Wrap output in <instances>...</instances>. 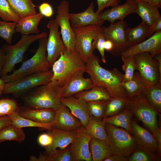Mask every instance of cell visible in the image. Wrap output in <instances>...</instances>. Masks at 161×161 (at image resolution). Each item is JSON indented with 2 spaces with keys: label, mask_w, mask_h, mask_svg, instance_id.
Segmentation results:
<instances>
[{
  "label": "cell",
  "mask_w": 161,
  "mask_h": 161,
  "mask_svg": "<svg viewBox=\"0 0 161 161\" xmlns=\"http://www.w3.org/2000/svg\"><path fill=\"white\" fill-rule=\"evenodd\" d=\"M7 116L10 118V124L20 128L34 127L49 130L52 128L53 123H44L37 122L21 116L18 112H14Z\"/></svg>",
  "instance_id": "obj_31"
},
{
  "label": "cell",
  "mask_w": 161,
  "mask_h": 161,
  "mask_svg": "<svg viewBox=\"0 0 161 161\" xmlns=\"http://www.w3.org/2000/svg\"><path fill=\"white\" fill-rule=\"evenodd\" d=\"M121 56L123 62L122 68L125 72L122 82H123L129 81L133 78L136 70V63L134 56Z\"/></svg>",
  "instance_id": "obj_40"
},
{
  "label": "cell",
  "mask_w": 161,
  "mask_h": 161,
  "mask_svg": "<svg viewBox=\"0 0 161 161\" xmlns=\"http://www.w3.org/2000/svg\"><path fill=\"white\" fill-rule=\"evenodd\" d=\"M131 126L132 135L138 148L149 154L154 161L160 160L161 154L159 151L158 144L153 134L134 120H131Z\"/></svg>",
  "instance_id": "obj_11"
},
{
  "label": "cell",
  "mask_w": 161,
  "mask_h": 161,
  "mask_svg": "<svg viewBox=\"0 0 161 161\" xmlns=\"http://www.w3.org/2000/svg\"><path fill=\"white\" fill-rule=\"evenodd\" d=\"M161 30V17L158 19L152 26L149 27V32L150 36L155 32Z\"/></svg>",
  "instance_id": "obj_48"
},
{
  "label": "cell",
  "mask_w": 161,
  "mask_h": 161,
  "mask_svg": "<svg viewBox=\"0 0 161 161\" xmlns=\"http://www.w3.org/2000/svg\"><path fill=\"white\" fill-rule=\"evenodd\" d=\"M121 0H97V9L96 12L100 13L105 8L113 7L119 4Z\"/></svg>",
  "instance_id": "obj_45"
},
{
  "label": "cell",
  "mask_w": 161,
  "mask_h": 161,
  "mask_svg": "<svg viewBox=\"0 0 161 161\" xmlns=\"http://www.w3.org/2000/svg\"><path fill=\"white\" fill-rule=\"evenodd\" d=\"M128 98L111 97L106 100L103 119L116 115L123 111L125 108Z\"/></svg>",
  "instance_id": "obj_37"
},
{
  "label": "cell",
  "mask_w": 161,
  "mask_h": 161,
  "mask_svg": "<svg viewBox=\"0 0 161 161\" xmlns=\"http://www.w3.org/2000/svg\"><path fill=\"white\" fill-rule=\"evenodd\" d=\"M99 58L94 53L86 63V72L94 86L105 88L112 97L128 98L127 92L122 84L124 74L116 68L109 70L101 66Z\"/></svg>",
  "instance_id": "obj_1"
},
{
  "label": "cell",
  "mask_w": 161,
  "mask_h": 161,
  "mask_svg": "<svg viewBox=\"0 0 161 161\" xmlns=\"http://www.w3.org/2000/svg\"><path fill=\"white\" fill-rule=\"evenodd\" d=\"M102 28V25H99L72 27L75 40L76 50L85 63L94 53L92 42Z\"/></svg>",
  "instance_id": "obj_9"
},
{
  "label": "cell",
  "mask_w": 161,
  "mask_h": 161,
  "mask_svg": "<svg viewBox=\"0 0 161 161\" xmlns=\"http://www.w3.org/2000/svg\"><path fill=\"white\" fill-rule=\"evenodd\" d=\"M69 9V1H61L57 7V14L55 19L60 28L61 38L66 49L74 51L76 50L75 40L70 22Z\"/></svg>",
  "instance_id": "obj_12"
},
{
  "label": "cell",
  "mask_w": 161,
  "mask_h": 161,
  "mask_svg": "<svg viewBox=\"0 0 161 161\" xmlns=\"http://www.w3.org/2000/svg\"><path fill=\"white\" fill-rule=\"evenodd\" d=\"M72 27H83L90 25H102L104 22L100 18L99 13L95 12L93 2L84 11L69 14Z\"/></svg>",
  "instance_id": "obj_21"
},
{
  "label": "cell",
  "mask_w": 161,
  "mask_h": 161,
  "mask_svg": "<svg viewBox=\"0 0 161 161\" xmlns=\"http://www.w3.org/2000/svg\"><path fill=\"white\" fill-rule=\"evenodd\" d=\"M56 111L51 109L35 108L26 106L19 107L18 112L21 116L35 122L51 123L54 120Z\"/></svg>",
  "instance_id": "obj_23"
},
{
  "label": "cell",
  "mask_w": 161,
  "mask_h": 161,
  "mask_svg": "<svg viewBox=\"0 0 161 161\" xmlns=\"http://www.w3.org/2000/svg\"><path fill=\"white\" fill-rule=\"evenodd\" d=\"M0 18L3 21L16 23L20 19L7 0H0Z\"/></svg>",
  "instance_id": "obj_39"
},
{
  "label": "cell",
  "mask_w": 161,
  "mask_h": 161,
  "mask_svg": "<svg viewBox=\"0 0 161 161\" xmlns=\"http://www.w3.org/2000/svg\"><path fill=\"white\" fill-rule=\"evenodd\" d=\"M137 2L141 1L155 5L159 8H161V0H135Z\"/></svg>",
  "instance_id": "obj_53"
},
{
  "label": "cell",
  "mask_w": 161,
  "mask_h": 161,
  "mask_svg": "<svg viewBox=\"0 0 161 161\" xmlns=\"http://www.w3.org/2000/svg\"><path fill=\"white\" fill-rule=\"evenodd\" d=\"M149 28L147 24L142 21L134 27L126 28L125 34L129 47L137 45L150 37Z\"/></svg>",
  "instance_id": "obj_25"
},
{
  "label": "cell",
  "mask_w": 161,
  "mask_h": 161,
  "mask_svg": "<svg viewBox=\"0 0 161 161\" xmlns=\"http://www.w3.org/2000/svg\"><path fill=\"white\" fill-rule=\"evenodd\" d=\"M149 103L160 114L161 112V83L146 86L142 93Z\"/></svg>",
  "instance_id": "obj_34"
},
{
  "label": "cell",
  "mask_w": 161,
  "mask_h": 161,
  "mask_svg": "<svg viewBox=\"0 0 161 161\" xmlns=\"http://www.w3.org/2000/svg\"><path fill=\"white\" fill-rule=\"evenodd\" d=\"M43 16L40 13H38L20 19L16 24V32L22 35L38 34L40 32L38 24Z\"/></svg>",
  "instance_id": "obj_24"
},
{
  "label": "cell",
  "mask_w": 161,
  "mask_h": 161,
  "mask_svg": "<svg viewBox=\"0 0 161 161\" xmlns=\"http://www.w3.org/2000/svg\"><path fill=\"white\" fill-rule=\"evenodd\" d=\"M40 13L43 16L51 17L53 13V10L51 5L48 2H44L38 7Z\"/></svg>",
  "instance_id": "obj_46"
},
{
  "label": "cell",
  "mask_w": 161,
  "mask_h": 161,
  "mask_svg": "<svg viewBox=\"0 0 161 161\" xmlns=\"http://www.w3.org/2000/svg\"><path fill=\"white\" fill-rule=\"evenodd\" d=\"M144 52L149 53L153 57L161 53V30L155 32L143 42L128 47L121 55L133 56Z\"/></svg>",
  "instance_id": "obj_17"
},
{
  "label": "cell",
  "mask_w": 161,
  "mask_h": 161,
  "mask_svg": "<svg viewBox=\"0 0 161 161\" xmlns=\"http://www.w3.org/2000/svg\"><path fill=\"white\" fill-rule=\"evenodd\" d=\"M47 36L39 39L38 48L34 55L23 62L21 67L10 75L1 77L4 83L34 73L47 71L51 69L47 58L46 44Z\"/></svg>",
  "instance_id": "obj_4"
},
{
  "label": "cell",
  "mask_w": 161,
  "mask_h": 161,
  "mask_svg": "<svg viewBox=\"0 0 161 161\" xmlns=\"http://www.w3.org/2000/svg\"><path fill=\"white\" fill-rule=\"evenodd\" d=\"M87 133L91 137L107 141V135L103 120L90 117L87 126L85 127Z\"/></svg>",
  "instance_id": "obj_35"
},
{
  "label": "cell",
  "mask_w": 161,
  "mask_h": 161,
  "mask_svg": "<svg viewBox=\"0 0 161 161\" xmlns=\"http://www.w3.org/2000/svg\"><path fill=\"white\" fill-rule=\"evenodd\" d=\"M91 138L84 126L77 130L69 146L72 161H92L89 146Z\"/></svg>",
  "instance_id": "obj_15"
},
{
  "label": "cell",
  "mask_w": 161,
  "mask_h": 161,
  "mask_svg": "<svg viewBox=\"0 0 161 161\" xmlns=\"http://www.w3.org/2000/svg\"><path fill=\"white\" fill-rule=\"evenodd\" d=\"M20 19L36 13V6L31 0H7Z\"/></svg>",
  "instance_id": "obj_30"
},
{
  "label": "cell",
  "mask_w": 161,
  "mask_h": 161,
  "mask_svg": "<svg viewBox=\"0 0 161 161\" xmlns=\"http://www.w3.org/2000/svg\"><path fill=\"white\" fill-rule=\"evenodd\" d=\"M73 96L86 102L107 100L112 97L105 88L96 86H94L89 90L79 92Z\"/></svg>",
  "instance_id": "obj_28"
},
{
  "label": "cell",
  "mask_w": 161,
  "mask_h": 161,
  "mask_svg": "<svg viewBox=\"0 0 161 161\" xmlns=\"http://www.w3.org/2000/svg\"><path fill=\"white\" fill-rule=\"evenodd\" d=\"M122 84L126 90L128 98H131L142 93L147 86L138 72H134L132 78Z\"/></svg>",
  "instance_id": "obj_32"
},
{
  "label": "cell",
  "mask_w": 161,
  "mask_h": 161,
  "mask_svg": "<svg viewBox=\"0 0 161 161\" xmlns=\"http://www.w3.org/2000/svg\"><path fill=\"white\" fill-rule=\"evenodd\" d=\"M38 141L40 145L46 147L51 145L53 142V139L52 135L48 133H44L39 136Z\"/></svg>",
  "instance_id": "obj_47"
},
{
  "label": "cell",
  "mask_w": 161,
  "mask_h": 161,
  "mask_svg": "<svg viewBox=\"0 0 161 161\" xmlns=\"http://www.w3.org/2000/svg\"><path fill=\"white\" fill-rule=\"evenodd\" d=\"M16 24L0 21V38L4 39L10 45H11L13 36L16 32Z\"/></svg>",
  "instance_id": "obj_41"
},
{
  "label": "cell",
  "mask_w": 161,
  "mask_h": 161,
  "mask_svg": "<svg viewBox=\"0 0 161 161\" xmlns=\"http://www.w3.org/2000/svg\"><path fill=\"white\" fill-rule=\"evenodd\" d=\"M85 72V71L83 70L75 72L60 87L61 98L73 96L79 92L89 90L94 86L90 78H85L84 77Z\"/></svg>",
  "instance_id": "obj_16"
},
{
  "label": "cell",
  "mask_w": 161,
  "mask_h": 161,
  "mask_svg": "<svg viewBox=\"0 0 161 161\" xmlns=\"http://www.w3.org/2000/svg\"><path fill=\"white\" fill-rule=\"evenodd\" d=\"M106 101L103 100L87 102L90 117L103 120L104 118Z\"/></svg>",
  "instance_id": "obj_38"
},
{
  "label": "cell",
  "mask_w": 161,
  "mask_h": 161,
  "mask_svg": "<svg viewBox=\"0 0 161 161\" xmlns=\"http://www.w3.org/2000/svg\"><path fill=\"white\" fill-rule=\"evenodd\" d=\"M47 27L49 30V34L47 38L46 44L47 58L51 68L63 53L66 49L58 31L59 26L55 19L49 21Z\"/></svg>",
  "instance_id": "obj_13"
},
{
  "label": "cell",
  "mask_w": 161,
  "mask_h": 161,
  "mask_svg": "<svg viewBox=\"0 0 161 161\" xmlns=\"http://www.w3.org/2000/svg\"><path fill=\"white\" fill-rule=\"evenodd\" d=\"M154 135L161 130L158 125L159 113L149 103L142 93L128 98L125 106Z\"/></svg>",
  "instance_id": "obj_5"
},
{
  "label": "cell",
  "mask_w": 161,
  "mask_h": 161,
  "mask_svg": "<svg viewBox=\"0 0 161 161\" xmlns=\"http://www.w3.org/2000/svg\"><path fill=\"white\" fill-rule=\"evenodd\" d=\"M136 150L128 158V161H154L152 157L145 152L140 149L139 150Z\"/></svg>",
  "instance_id": "obj_44"
},
{
  "label": "cell",
  "mask_w": 161,
  "mask_h": 161,
  "mask_svg": "<svg viewBox=\"0 0 161 161\" xmlns=\"http://www.w3.org/2000/svg\"><path fill=\"white\" fill-rule=\"evenodd\" d=\"M30 160L32 161H72L70 147L65 149L52 153L44 152L39 156L30 157Z\"/></svg>",
  "instance_id": "obj_33"
},
{
  "label": "cell",
  "mask_w": 161,
  "mask_h": 161,
  "mask_svg": "<svg viewBox=\"0 0 161 161\" xmlns=\"http://www.w3.org/2000/svg\"><path fill=\"white\" fill-rule=\"evenodd\" d=\"M10 124V121L8 116L0 117V131L5 126Z\"/></svg>",
  "instance_id": "obj_50"
},
{
  "label": "cell",
  "mask_w": 161,
  "mask_h": 161,
  "mask_svg": "<svg viewBox=\"0 0 161 161\" xmlns=\"http://www.w3.org/2000/svg\"><path fill=\"white\" fill-rule=\"evenodd\" d=\"M62 104L66 106L72 114L78 118L81 124L86 127L90 118L87 102L74 96L61 97Z\"/></svg>",
  "instance_id": "obj_20"
},
{
  "label": "cell",
  "mask_w": 161,
  "mask_h": 161,
  "mask_svg": "<svg viewBox=\"0 0 161 161\" xmlns=\"http://www.w3.org/2000/svg\"><path fill=\"white\" fill-rule=\"evenodd\" d=\"M82 126L80 120L72 114L64 105L62 104L56 111L52 128L64 131H77Z\"/></svg>",
  "instance_id": "obj_18"
},
{
  "label": "cell",
  "mask_w": 161,
  "mask_h": 161,
  "mask_svg": "<svg viewBox=\"0 0 161 161\" xmlns=\"http://www.w3.org/2000/svg\"><path fill=\"white\" fill-rule=\"evenodd\" d=\"M46 36H47V33L45 32L35 35H22L16 44L13 45L4 44L2 48L5 52V56L1 74V77L11 72L16 64L22 62L24 53L32 43Z\"/></svg>",
  "instance_id": "obj_7"
},
{
  "label": "cell",
  "mask_w": 161,
  "mask_h": 161,
  "mask_svg": "<svg viewBox=\"0 0 161 161\" xmlns=\"http://www.w3.org/2000/svg\"><path fill=\"white\" fill-rule=\"evenodd\" d=\"M19 108L16 102L12 99H0V117L7 116L18 112Z\"/></svg>",
  "instance_id": "obj_42"
},
{
  "label": "cell",
  "mask_w": 161,
  "mask_h": 161,
  "mask_svg": "<svg viewBox=\"0 0 161 161\" xmlns=\"http://www.w3.org/2000/svg\"><path fill=\"white\" fill-rule=\"evenodd\" d=\"M136 70L138 71L147 86L161 83L160 75L157 61L150 53L144 52L134 55Z\"/></svg>",
  "instance_id": "obj_10"
},
{
  "label": "cell",
  "mask_w": 161,
  "mask_h": 161,
  "mask_svg": "<svg viewBox=\"0 0 161 161\" xmlns=\"http://www.w3.org/2000/svg\"><path fill=\"white\" fill-rule=\"evenodd\" d=\"M137 2L135 0H126L122 5L119 4L99 13L100 18L113 23L117 20H123L128 15L136 13Z\"/></svg>",
  "instance_id": "obj_19"
},
{
  "label": "cell",
  "mask_w": 161,
  "mask_h": 161,
  "mask_svg": "<svg viewBox=\"0 0 161 161\" xmlns=\"http://www.w3.org/2000/svg\"><path fill=\"white\" fill-rule=\"evenodd\" d=\"M108 142L113 154L129 158L138 148L133 136L121 128L105 123Z\"/></svg>",
  "instance_id": "obj_6"
},
{
  "label": "cell",
  "mask_w": 161,
  "mask_h": 161,
  "mask_svg": "<svg viewBox=\"0 0 161 161\" xmlns=\"http://www.w3.org/2000/svg\"><path fill=\"white\" fill-rule=\"evenodd\" d=\"M106 40L102 28L96 35L92 43L94 49H97L98 50L101 56L102 61L104 63L106 62L104 48V43Z\"/></svg>",
  "instance_id": "obj_43"
},
{
  "label": "cell",
  "mask_w": 161,
  "mask_h": 161,
  "mask_svg": "<svg viewBox=\"0 0 161 161\" xmlns=\"http://www.w3.org/2000/svg\"><path fill=\"white\" fill-rule=\"evenodd\" d=\"M128 158L119 154H112L104 161H128Z\"/></svg>",
  "instance_id": "obj_49"
},
{
  "label": "cell",
  "mask_w": 161,
  "mask_h": 161,
  "mask_svg": "<svg viewBox=\"0 0 161 161\" xmlns=\"http://www.w3.org/2000/svg\"><path fill=\"white\" fill-rule=\"evenodd\" d=\"M5 54L2 49H0V76L4 64Z\"/></svg>",
  "instance_id": "obj_52"
},
{
  "label": "cell",
  "mask_w": 161,
  "mask_h": 161,
  "mask_svg": "<svg viewBox=\"0 0 161 161\" xmlns=\"http://www.w3.org/2000/svg\"><path fill=\"white\" fill-rule=\"evenodd\" d=\"M104 48L105 50L110 53L114 48L113 43L111 41L106 39L104 43Z\"/></svg>",
  "instance_id": "obj_51"
},
{
  "label": "cell",
  "mask_w": 161,
  "mask_h": 161,
  "mask_svg": "<svg viewBox=\"0 0 161 161\" xmlns=\"http://www.w3.org/2000/svg\"><path fill=\"white\" fill-rule=\"evenodd\" d=\"M60 87L51 81L46 84L37 87L26 93L23 97V101L27 106L56 111L62 104L60 100Z\"/></svg>",
  "instance_id": "obj_2"
},
{
  "label": "cell",
  "mask_w": 161,
  "mask_h": 161,
  "mask_svg": "<svg viewBox=\"0 0 161 161\" xmlns=\"http://www.w3.org/2000/svg\"><path fill=\"white\" fill-rule=\"evenodd\" d=\"M25 135L22 129L9 124L0 131V143L7 140L21 142L25 139Z\"/></svg>",
  "instance_id": "obj_36"
},
{
  "label": "cell",
  "mask_w": 161,
  "mask_h": 161,
  "mask_svg": "<svg viewBox=\"0 0 161 161\" xmlns=\"http://www.w3.org/2000/svg\"><path fill=\"white\" fill-rule=\"evenodd\" d=\"M53 76L51 81L60 87L75 72L83 70L86 72V63L76 50L65 49L60 58L52 66Z\"/></svg>",
  "instance_id": "obj_3"
},
{
  "label": "cell",
  "mask_w": 161,
  "mask_h": 161,
  "mask_svg": "<svg viewBox=\"0 0 161 161\" xmlns=\"http://www.w3.org/2000/svg\"><path fill=\"white\" fill-rule=\"evenodd\" d=\"M5 83L3 82L2 79L0 78V95L3 94V92L5 86Z\"/></svg>",
  "instance_id": "obj_54"
},
{
  "label": "cell",
  "mask_w": 161,
  "mask_h": 161,
  "mask_svg": "<svg viewBox=\"0 0 161 161\" xmlns=\"http://www.w3.org/2000/svg\"><path fill=\"white\" fill-rule=\"evenodd\" d=\"M159 8L156 5L144 1L137 2L136 13L142 19V21L149 27L161 17Z\"/></svg>",
  "instance_id": "obj_26"
},
{
  "label": "cell",
  "mask_w": 161,
  "mask_h": 161,
  "mask_svg": "<svg viewBox=\"0 0 161 161\" xmlns=\"http://www.w3.org/2000/svg\"><path fill=\"white\" fill-rule=\"evenodd\" d=\"M53 76L51 69L49 71L27 75L5 83L3 94H13L15 97L23 95L38 86L49 82Z\"/></svg>",
  "instance_id": "obj_8"
},
{
  "label": "cell",
  "mask_w": 161,
  "mask_h": 161,
  "mask_svg": "<svg viewBox=\"0 0 161 161\" xmlns=\"http://www.w3.org/2000/svg\"><path fill=\"white\" fill-rule=\"evenodd\" d=\"M52 136L53 141L49 146L45 147V152L53 153L63 150L71 144L76 136L77 130L64 131L52 128L48 130Z\"/></svg>",
  "instance_id": "obj_22"
},
{
  "label": "cell",
  "mask_w": 161,
  "mask_h": 161,
  "mask_svg": "<svg viewBox=\"0 0 161 161\" xmlns=\"http://www.w3.org/2000/svg\"><path fill=\"white\" fill-rule=\"evenodd\" d=\"M133 116L132 113L128 109L125 108L119 114L105 118L103 120L105 123L124 129L132 135L131 121Z\"/></svg>",
  "instance_id": "obj_29"
},
{
  "label": "cell",
  "mask_w": 161,
  "mask_h": 161,
  "mask_svg": "<svg viewBox=\"0 0 161 161\" xmlns=\"http://www.w3.org/2000/svg\"><path fill=\"white\" fill-rule=\"evenodd\" d=\"M89 146L92 161H104L113 154L106 141L91 137Z\"/></svg>",
  "instance_id": "obj_27"
},
{
  "label": "cell",
  "mask_w": 161,
  "mask_h": 161,
  "mask_svg": "<svg viewBox=\"0 0 161 161\" xmlns=\"http://www.w3.org/2000/svg\"><path fill=\"white\" fill-rule=\"evenodd\" d=\"M128 26L124 20L118 21L108 27H103V30L106 40L111 41L114 48L110 53L115 56L121 55L128 47L126 40L125 30Z\"/></svg>",
  "instance_id": "obj_14"
}]
</instances>
